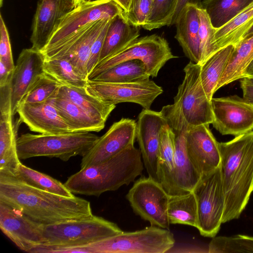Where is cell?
<instances>
[{"mask_svg": "<svg viewBox=\"0 0 253 253\" xmlns=\"http://www.w3.org/2000/svg\"><path fill=\"white\" fill-rule=\"evenodd\" d=\"M201 66L190 61L184 68V79L179 85L174 104L191 126L212 124L213 115L211 101L202 86Z\"/></svg>", "mask_w": 253, "mask_h": 253, "instance_id": "10", "label": "cell"}, {"mask_svg": "<svg viewBox=\"0 0 253 253\" xmlns=\"http://www.w3.org/2000/svg\"><path fill=\"white\" fill-rule=\"evenodd\" d=\"M136 123L128 118L115 122L99 137L94 145L82 156L81 168L97 164L134 145Z\"/></svg>", "mask_w": 253, "mask_h": 253, "instance_id": "15", "label": "cell"}, {"mask_svg": "<svg viewBox=\"0 0 253 253\" xmlns=\"http://www.w3.org/2000/svg\"><path fill=\"white\" fill-rule=\"evenodd\" d=\"M122 232L117 224L102 217L92 215L88 218L44 225V241L42 245L84 246Z\"/></svg>", "mask_w": 253, "mask_h": 253, "instance_id": "5", "label": "cell"}, {"mask_svg": "<svg viewBox=\"0 0 253 253\" xmlns=\"http://www.w3.org/2000/svg\"><path fill=\"white\" fill-rule=\"evenodd\" d=\"M11 79L6 84L0 86V115L12 114L13 115L11 104Z\"/></svg>", "mask_w": 253, "mask_h": 253, "instance_id": "44", "label": "cell"}, {"mask_svg": "<svg viewBox=\"0 0 253 253\" xmlns=\"http://www.w3.org/2000/svg\"><path fill=\"white\" fill-rule=\"evenodd\" d=\"M110 21L111 20H109L104 27L92 45L90 56L87 64L88 75L99 61L103 42Z\"/></svg>", "mask_w": 253, "mask_h": 253, "instance_id": "43", "label": "cell"}, {"mask_svg": "<svg viewBox=\"0 0 253 253\" xmlns=\"http://www.w3.org/2000/svg\"><path fill=\"white\" fill-rule=\"evenodd\" d=\"M175 25L176 28L175 38L185 56L192 62L199 64L200 18L198 8L193 5H187L181 11Z\"/></svg>", "mask_w": 253, "mask_h": 253, "instance_id": "22", "label": "cell"}, {"mask_svg": "<svg viewBox=\"0 0 253 253\" xmlns=\"http://www.w3.org/2000/svg\"><path fill=\"white\" fill-rule=\"evenodd\" d=\"M175 244L168 229L151 225L143 229L124 232L85 246L91 253H165Z\"/></svg>", "mask_w": 253, "mask_h": 253, "instance_id": "6", "label": "cell"}, {"mask_svg": "<svg viewBox=\"0 0 253 253\" xmlns=\"http://www.w3.org/2000/svg\"><path fill=\"white\" fill-rule=\"evenodd\" d=\"M208 253H253V236L236 235L214 237L209 245Z\"/></svg>", "mask_w": 253, "mask_h": 253, "instance_id": "37", "label": "cell"}, {"mask_svg": "<svg viewBox=\"0 0 253 253\" xmlns=\"http://www.w3.org/2000/svg\"><path fill=\"white\" fill-rule=\"evenodd\" d=\"M150 77L144 63L140 60L136 59L119 63L91 81L106 83H128L149 79Z\"/></svg>", "mask_w": 253, "mask_h": 253, "instance_id": "33", "label": "cell"}, {"mask_svg": "<svg viewBox=\"0 0 253 253\" xmlns=\"http://www.w3.org/2000/svg\"><path fill=\"white\" fill-rule=\"evenodd\" d=\"M2 1H3V0H0V6H1L2 5Z\"/></svg>", "mask_w": 253, "mask_h": 253, "instance_id": "52", "label": "cell"}, {"mask_svg": "<svg viewBox=\"0 0 253 253\" xmlns=\"http://www.w3.org/2000/svg\"><path fill=\"white\" fill-rule=\"evenodd\" d=\"M45 57L41 51L32 47L19 54L11 81V104L14 116L24 96L40 76L44 73Z\"/></svg>", "mask_w": 253, "mask_h": 253, "instance_id": "20", "label": "cell"}, {"mask_svg": "<svg viewBox=\"0 0 253 253\" xmlns=\"http://www.w3.org/2000/svg\"><path fill=\"white\" fill-rule=\"evenodd\" d=\"M153 0H131L128 10L124 14L133 25L142 27L151 11Z\"/></svg>", "mask_w": 253, "mask_h": 253, "instance_id": "41", "label": "cell"}, {"mask_svg": "<svg viewBox=\"0 0 253 253\" xmlns=\"http://www.w3.org/2000/svg\"><path fill=\"white\" fill-rule=\"evenodd\" d=\"M44 72L62 85L85 87L87 79L81 75L65 58L45 59Z\"/></svg>", "mask_w": 253, "mask_h": 253, "instance_id": "35", "label": "cell"}, {"mask_svg": "<svg viewBox=\"0 0 253 253\" xmlns=\"http://www.w3.org/2000/svg\"><path fill=\"white\" fill-rule=\"evenodd\" d=\"M209 124L191 126L186 134V148L193 167L202 176L219 167L220 154Z\"/></svg>", "mask_w": 253, "mask_h": 253, "instance_id": "18", "label": "cell"}, {"mask_svg": "<svg viewBox=\"0 0 253 253\" xmlns=\"http://www.w3.org/2000/svg\"><path fill=\"white\" fill-rule=\"evenodd\" d=\"M70 132H98L105 123L96 120L65 97L56 94L50 99Z\"/></svg>", "mask_w": 253, "mask_h": 253, "instance_id": "27", "label": "cell"}, {"mask_svg": "<svg viewBox=\"0 0 253 253\" xmlns=\"http://www.w3.org/2000/svg\"><path fill=\"white\" fill-rule=\"evenodd\" d=\"M13 116H0V174L16 176L21 163L17 151V130L12 123Z\"/></svg>", "mask_w": 253, "mask_h": 253, "instance_id": "26", "label": "cell"}, {"mask_svg": "<svg viewBox=\"0 0 253 253\" xmlns=\"http://www.w3.org/2000/svg\"><path fill=\"white\" fill-rule=\"evenodd\" d=\"M253 26V1L239 14L222 27L215 29V53L227 46H237Z\"/></svg>", "mask_w": 253, "mask_h": 253, "instance_id": "28", "label": "cell"}, {"mask_svg": "<svg viewBox=\"0 0 253 253\" xmlns=\"http://www.w3.org/2000/svg\"><path fill=\"white\" fill-rule=\"evenodd\" d=\"M253 59V35L244 39L234 49L216 87H220L243 78V73Z\"/></svg>", "mask_w": 253, "mask_h": 253, "instance_id": "31", "label": "cell"}, {"mask_svg": "<svg viewBox=\"0 0 253 253\" xmlns=\"http://www.w3.org/2000/svg\"><path fill=\"white\" fill-rule=\"evenodd\" d=\"M115 1L123 10L125 12L128 11L131 0H113Z\"/></svg>", "mask_w": 253, "mask_h": 253, "instance_id": "48", "label": "cell"}, {"mask_svg": "<svg viewBox=\"0 0 253 253\" xmlns=\"http://www.w3.org/2000/svg\"><path fill=\"white\" fill-rule=\"evenodd\" d=\"M170 195L150 177L138 179L126 197L133 211L151 225L169 229L168 210Z\"/></svg>", "mask_w": 253, "mask_h": 253, "instance_id": "11", "label": "cell"}, {"mask_svg": "<svg viewBox=\"0 0 253 253\" xmlns=\"http://www.w3.org/2000/svg\"><path fill=\"white\" fill-rule=\"evenodd\" d=\"M13 71H10L5 65L0 61V86L6 84L10 81Z\"/></svg>", "mask_w": 253, "mask_h": 253, "instance_id": "47", "label": "cell"}, {"mask_svg": "<svg viewBox=\"0 0 253 253\" xmlns=\"http://www.w3.org/2000/svg\"><path fill=\"white\" fill-rule=\"evenodd\" d=\"M192 192L197 205L196 228L202 236L213 238L222 223L225 208L220 167L202 175Z\"/></svg>", "mask_w": 253, "mask_h": 253, "instance_id": "8", "label": "cell"}, {"mask_svg": "<svg viewBox=\"0 0 253 253\" xmlns=\"http://www.w3.org/2000/svg\"><path fill=\"white\" fill-rule=\"evenodd\" d=\"M44 224L0 202V228L19 249L27 252L43 244Z\"/></svg>", "mask_w": 253, "mask_h": 253, "instance_id": "16", "label": "cell"}, {"mask_svg": "<svg viewBox=\"0 0 253 253\" xmlns=\"http://www.w3.org/2000/svg\"><path fill=\"white\" fill-rule=\"evenodd\" d=\"M234 49L232 45L218 50L201 66V81L208 98L211 101L221 77Z\"/></svg>", "mask_w": 253, "mask_h": 253, "instance_id": "30", "label": "cell"}, {"mask_svg": "<svg viewBox=\"0 0 253 253\" xmlns=\"http://www.w3.org/2000/svg\"><path fill=\"white\" fill-rule=\"evenodd\" d=\"M178 0H153L152 8L143 29L151 31L169 26Z\"/></svg>", "mask_w": 253, "mask_h": 253, "instance_id": "39", "label": "cell"}, {"mask_svg": "<svg viewBox=\"0 0 253 253\" xmlns=\"http://www.w3.org/2000/svg\"><path fill=\"white\" fill-rule=\"evenodd\" d=\"M69 99L92 118L106 123L115 105L105 103L87 92L85 87L61 85L58 93Z\"/></svg>", "mask_w": 253, "mask_h": 253, "instance_id": "29", "label": "cell"}, {"mask_svg": "<svg viewBox=\"0 0 253 253\" xmlns=\"http://www.w3.org/2000/svg\"><path fill=\"white\" fill-rule=\"evenodd\" d=\"M143 165L139 149L133 145L108 160L81 169L64 184L73 194L98 197L134 181L141 175Z\"/></svg>", "mask_w": 253, "mask_h": 253, "instance_id": "3", "label": "cell"}, {"mask_svg": "<svg viewBox=\"0 0 253 253\" xmlns=\"http://www.w3.org/2000/svg\"><path fill=\"white\" fill-rule=\"evenodd\" d=\"M175 134V180L178 195L192 192L201 176L188 155L186 134L188 131L172 130Z\"/></svg>", "mask_w": 253, "mask_h": 253, "instance_id": "24", "label": "cell"}, {"mask_svg": "<svg viewBox=\"0 0 253 253\" xmlns=\"http://www.w3.org/2000/svg\"><path fill=\"white\" fill-rule=\"evenodd\" d=\"M124 12L113 0H83L60 20L43 54L54 50L80 29L102 19H112Z\"/></svg>", "mask_w": 253, "mask_h": 253, "instance_id": "9", "label": "cell"}, {"mask_svg": "<svg viewBox=\"0 0 253 253\" xmlns=\"http://www.w3.org/2000/svg\"><path fill=\"white\" fill-rule=\"evenodd\" d=\"M76 0H39L32 27V48L42 51L60 20L77 6Z\"/></svg>", "mask_w": 253, "mask_h": 253, "instance_id": "19", "label": "cell"}, {"mask_svg": "<svg viewBox=\"0 0 253 253\" xmlns=\"http://www.w3.org/2000/svg\"><path fill=\"white\" fill-rule=\"evenodd\" d=\"M19 121L31 131L44 134L70 132L51 100L35 104H21L17 110Z\"/></svg>", "mask_w": 253, "mask_h": 253, "instance_id": "21", "label": "cell"}, {"mask_svg": "<svg viewBox=\"0 0 253 253\" xmlns=\"http://www.w3.org/2000/svg\"><path fill=\"white\" fill-rule=\"evenodd\" d=\"M253 35V26L251 27V28L248 31L245 36H244V39L247 38L248 37L251 36Z\"/></svg>", "mask_w": 253, "mask_h": 253, "instance_id": "50", "label": "cell"}, {"mask_svg": "<svg viewBox=\"0 0 253 253\" xmlns=\"http://www.w3.org/2000/svg\"><path fill=\"white\" fill-rule=\"evenodd\" d=\"M253 0H203L202 8L212 27L218 29L236 16Z\"/></svg>", "mask_w": 253, "mask_h": 253, "instance_id": "32", "label": "cell"}, {"mask_svg": "<svg viewBox=\"0 0 253 253\" xmlns=\"http://www.w3.org/2000/svg\"><path fill=\"white\" fill-rule=\"evenodd\" d=\"M26 184L34 187L66 197H73V193L57 179L20 164L17 176Z\"/></svg>", "mask_w": 253, "mask_h": 253, "instance_id": "36", "label": "cell"}, {"mask_svg": "<svg viewBox=\"0 0 253 253\" xmlns=\"http://www.w3.org/2000/svg\"><path fill=\"white\" fill-rule=\"evenodd\" d=\"M177 57L172 54L165 39L156 34L146 36L138 38L117 53L99 62L89 74L87 80H92L119 63L136 59L144 63L151 77H156L169 60Z\"/></svg>", "mask_w": 253, "mask_h": 253, "instance_id": "7", "label": "cell"}, {"mask_svg": "<svg viewBox=\"0 0 253 253\" xmlns=\"http://www.w3.org/2000/svg\"><path fill=\"white\" fill-rule=\"evenodd\" d=\"M200 18L199 37L200 41V62L202 66L205 61L215 53L213 42L215 29L202 8H198Z\"/></svg>", "mask_w": 253, "mask_h": 253, "instance_id": "40", "label": "cell"}, {"mask_svg": "<svg viewBox=\"0 0 253 253\" xmlns=\"http://www.w3.org/2000/svg\"><path fill=\"white\" fill-rule=\"evenodd\" d=\"M175 134L167 124L163 126L160 134L159 160V182L171 195H178L175 180Z\"/></svg>", "mask_w": 253, "mask_h": 253, "instance_id": "25", "label": "cell"}, {"mask_svg": "<svg viewBox=\"0 0 253 253\" xmlns=\"http://www.w3.org/2000/svg\"><path fill=\"white\" fill-rule=\"evenodd\" d=\"M83 0H76L77 4H79L80 2H81V1H83Z\"/></svg>", "mask_w": 253, "mask_h": 253, "instance_id": "51", "label": "cell"}, {"mask_svg": "<svg viewBox=\"0 0 253 253\" xmlns=\"http://www.w3.org/2000/svg\"><path fill=\"white\" fill-rule=\"evenodd\" d=\"M61 85L44 73L34 82L20 104L39 103L48 100L56 96Z\"/></svg>", "mask_w": 253, "mask_h": 253, "instance_id": "38", "label": "cell"}, {"mask_svg": "<svg viewBox=\"0 0 253 253\" xmlns=\"http://www.w3.org/2000/svg\"><path fill=\"white\" fill-rule=\"evenodd\" d=\"M240 87L243 91V98L253 105V77H244L240 81Z\"/></svg>", "mask_w": 253, "mask_h": 253, "instance_id": "46", "label": "cell"}, {"mask_svg": "<svg viewBox=\"0 0 253 253\" xmlns=\"http://www.w3.org/2000/svg\"><path fill=\"white\" fill-rule=\"evenodd\" d=\"M0 202L20 211L44 225L91 216L90 203L83 198H69L31 186L16 176L0 174Z\"/></svg>", "mask_w": 253, "mask_h": 253, "instance_id": "1", "label": "cell"}, {"mask_svg": "<svg viewBox=\"0 0 253 253\" xmlns=\"http://www.w3.org/2000/svg\"><path fill=\"white\" fill-rule=\"evenodd\" d=\"M167 121L161 111L143 109L138 115L136 138L148 176L159 182L160 134Z\"/></svg>", "mask_w": 253, "mask_h": 253, "instance_id": "14", "label": "cell"}, {"mask_svg": "<svg viewBox=\"0 0 253 253\" xmlns=\"http://www.w3.org/2000/svg\"><path fill=\"white\" fill-rule=\"evenodd\" d=\"M225 197L222 222L239 218L253 192V130L218 142Z\"/></svg>", "mask_w": 253, "mask_h": 253, "instance_id": "2", "label": "cell"}, {"mask_svg": "<svg viewBox=\"0 0 253 253\" xmlns=\"http://www.w3.org/2000/svg\"><path fill=\"white\" fill-rule=\"evenodd\" d=\"M244 77H253V59L246 68L243 75Z\"/></svg>", "mask_w": 253, "mask_h": 253, "instance_id": "49", "label": "cell"}, {"mask_svg": "<svg viewBox=\"0 0 253 253\" xmlns=\"http://www.w3.org/2000/svg\"><path fill=\"white\" fill-rule=\"evenodd\" d=\"M168 214L170 224H180L197 227V205L193 192L171 195Z\"/></svg>", "mask_w": 253, "mask_h": 253, "instance_id": "34", "label": "cell"}, {"mask_svg": "<svg viewBox=\"0 0 253 253\" xmlns=\"http://www.w3.org/2000/svg\"><path fill=\"white\" fill-rule=\"evenodd\" d=\"M87 92L109 104L131 102L150 109L155 99L163 90L149 79L128 83H106L87 81Z\"/></svg>", "mask_w": 253, "mask_h": 253, "instance_id": "12", "label": "cell"}, {"mask_svg": "<svg viewBox=\"0 0 253 253\" xmlns=\"http://www.w3.org/2000/svg\"><path fill=\"white\" fill-rule=\"evenodd\" d=\"M213 127L222 135L237 136L253 129V105L237 95L211 100Z\"/></svg>", "mask_w": 253, "mask_h": 253, "instance_id": "13", "label": "cell"}, {"mask_svg": "<svg viewBox=\"0 0 253 253\" xmlns=\"http://www.w3.org/2000/svg\"><path fill=\"white\" fill-rule=\"evenodd\" d=\"M0 61L11 71L14 70V65L9 36L2 15H0Z\"/></svg>", "mask_w": 253, "mask_h": 253, "instance_id": "42", "label": "cell"}, {"mask_svg": "<svg viewBox=\"0 0 253 253\" xmlns=\"http://www.w3.org/2000/svg\"><path fill=\"white\" fill-rule=\"evenodd\" d=\"M139 27L127 20L124 11L112 19L106 33L99 62L117 53L137 39L140 35Z\"/></svg>", "mask_w": 253, "mask_h": 253, "instance_id": "23", "label": "cell"}, {"mask_svg": "<svg viewBox=\"0 0 253 253\" xmlns=\"http://www.w3.org/2000/svg\"><path fill=\"white\" fill-rule=\"evenodd\" d=\"M188 4L195 5L198 8H202L201 0H178L169 26L175 24L182 10Z\"/></svg>", "mask_w": 253, "mask_h": 253, "instance_id": "45", "label": "cell"}, {"mask_svg": "<svg viewBox=\"0 0 253 253\" xmlns=\"http://www.w3.org/2000/svg\"><path fill=\"white\" fill-rule=\"evenodd\" d=\"M99 138L91 132L59 134L26 133L17 137L16 148L20 159L44 156L66 162L73 157L84 156Z\"/></svg>", "mask_w": 253, "mask_h": 253, "instance_id": "4", "label": "cell"}, {"mask_svg": "<svg viewBox=\"0 0 253 253\" xmlns=\"http://www.w3.org/2000/svg\"><path fill=\"white\" fill-rule=\"evenodd\" d=\"M110 20H99L80 29L46 55V59L65 58L73 64L81 75L87 79V64L92 45Z\"/></svg>", "mask_w": 253, "mask_h": 253, "instance_id": "17", "label": "cell"}]
</instances>
